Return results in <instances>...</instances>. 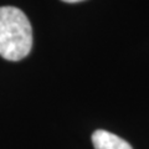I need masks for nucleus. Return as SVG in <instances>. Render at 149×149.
Wrapping results in <instances>:
<instances>
[{
    "mask_svg": "<svg viewBox=\"0 0 149 149\" xmlns=\"http://www.w3.org/2000/svg\"><path fill=\"white\" fill-rule=\"evenodd\" d=\"M31 46L32 29L24 11L14 6L0 8V56L19 61L29 55Z\"/></svg>",
    "mask_w": 149,
    "mask_h": 149,
    "instance_id": "1",
    "label": "nucleus"
},
{
    "mask_svg": "<svg viewBox=\"0 0 149 149\" xmlns=\"http://www.w3.org/2000/svg\"><path fill=\"white\" fill-rule=\"evenodd\" d=\"M92 143L95 149H133L123 138L103 129H98L92 134Z\"/></svg>",
    "mask_w": 149,
    "mask_h": 149,
    "instance_id": "2",
    "label": "nucleus"
},
{
    "mask_svg": "<svg viewBox=\"0 0 149 149\" xmlns=\"http://www.w3.org/2000/svg\"><path fill=\"white\" fill-rule=\"evenodd\" d=\"M65 3H78V1H83V0H62Z\"/></svg>",
    "mask_w": 149,
    "mask_h": 149,
    "instance_id": "3",
    "label": "nucleus"
}]
</instances>
